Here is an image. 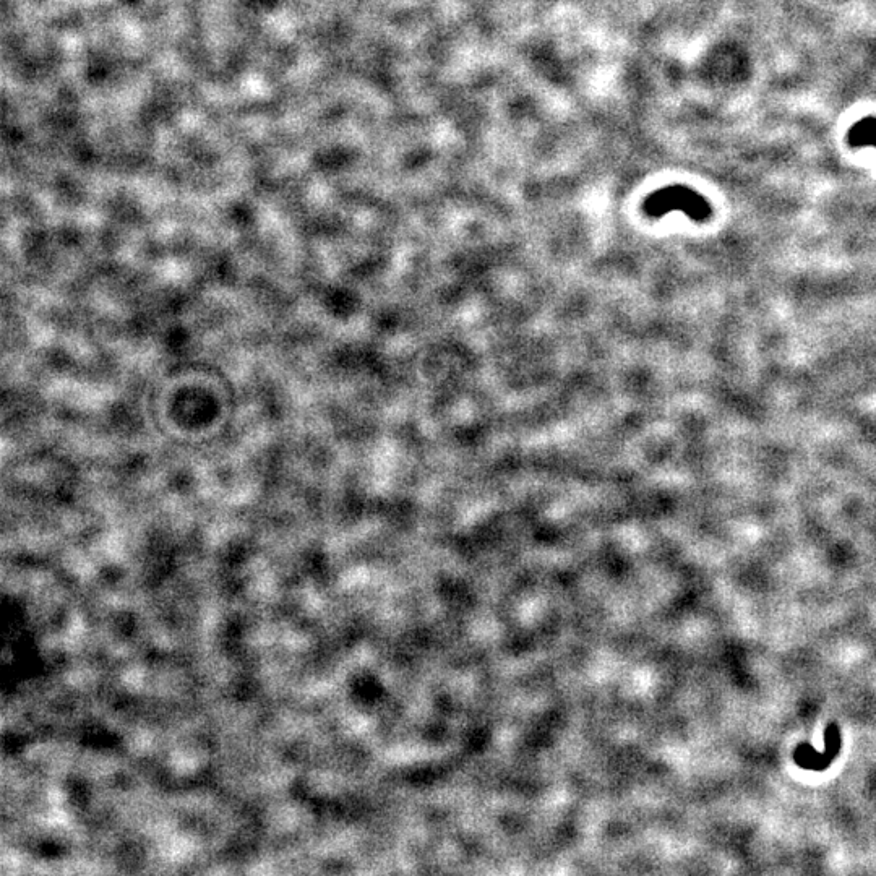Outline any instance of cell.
Masks as SVG:
<instances>
[{
    "label": "cell",
    "instance_id": "cell-2",
    "mask_svg": "<svg viewBox=\"0 0 876 876\" xmlns=\"http://www.w3.org/2000/svg\"><path fill=\"white\" fill-rule=\"evenodd\" d=\"M847 143L852 148L857 146H876V117H865L852 125L847 132Z\"/></svg>",
    "mask_w": 876,
    "mask_h": 876
},
{
    "label": "cell",
    "instance_id": "cell-1",
    "mask_svg": "<svg viewBox=\"0 0 876 876\" xmlns=\"http://www.w3.org/2000/svg\"><path fill=\"white\" fill-rule=\"evenodd\" d=\"M643 211L649 218H662L670 211H683L695 223H705L713 216V208L703 195L687 185H669L646 198Z\"/></svg>",
    "mask_w": 876,
    "mask_h": 876
}]
</instances>
